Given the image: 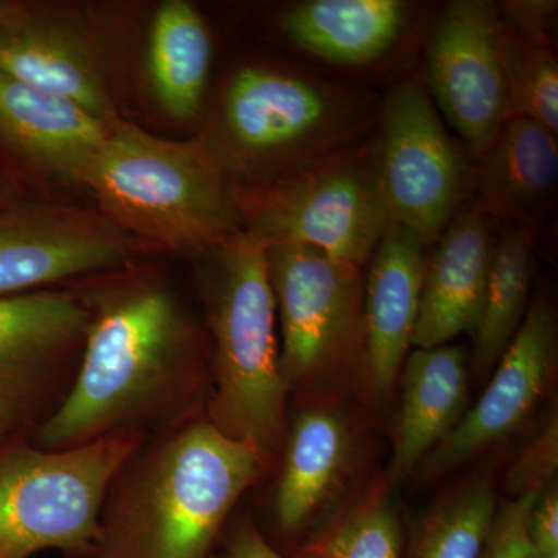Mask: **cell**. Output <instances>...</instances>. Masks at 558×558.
<instances>
[{
	"instance_id": "30",
	"label": "cell",
	"mask_w": 558,
	"mask_h": 558,
	"mask_svg": "<svg viewBox=\"0 0 558 558\" xmlns=\"http://www.w3.org/2000/svg\"><path fill=\"white\" fill-rule=\"evenodd\" d=\"M529 539L537 556H558V492L550 484L542 492L529 515Z\"/></svg>"
},
{
	"instance_id": "8",
	"label": "cell",
	"mask_w": 558,
	"mask_h": 558,
	"mask_svg": "<svg viewBox=\"0 0 558 558\" xmlns=\"http://www.w3.org/2000/svg\"><path fill=\"white\" fill-rule=\"evenodd\" d=\"M379 131L374 168L389 218L425 247L435 245L475 189L472 157L414 81L389 92Z\"/></svg>"
},
{
	"instance_id": "26",
	"label": "cell",
	"mask_w": 558,
	"mask_h": 558,
	"mask_svg": "<svg viewBox=\"0 0 558 558\" xmlns=\"http://www.w3.org/2000/svg\"><path fill=\"white\" fill-rule=\"evenodd\" d=\"M402 529L395 510L376 499L330 529L317 545V558H400Z\"/></svg>"
},
{
	"instance_id": "13",
	"label": "cell",
	"mask_w": 558,
	"mask_h": 558,
	"mask_svg": "<svg viewBox=\"0 0 558 558\" xmlns=\"http://www.w3.org/2000/svg\"><path fill=\"white\" fill-rule=\"evenodd\" d=\"M433 101L478 160L510 119L498 9L484 0L451 2L427 50Z\"/></svg>"
},
{
	"instance_id": "5",
	"label": "cell",
	"mask_w": 558,
	"mask_h": 558,
	"mask_svg": "<svg viewBox=\"0 0 558 558\" xmlns=\"http://www.w3.org/2000/svg\"><path fill=\"white\" fill-rule=\"evenodd\" d=\"M374 108L368 92L247 65L227 81L201 137L238 189H255L362 143Z\"/></svg>"
},
{
	"instance_id": "18",
	"label": "cell",
	"mask_w": 558,
	"mask_h": 558,
	"mask_svg": "<svg viewBox=\"0 0 558 558\" xmlns=\"http://www.w3.org/2000/svg\"><path fill=\"white\" fill-rule=\"evenodd\" d=\"M400 410L389 473L405 480L468 411V355L458 344L416 349L400 371Z\"/></svg>"
},
{
	"instance_id": "29",
	"label": "cell",
	"mask_w": 558,
	"mask_h": 558,
	"mask_svg": "<svg viewBox=\"0 0 558 558\" xmlns=\"http://www.w3.org/2000/svg\"><path fill=\"white\" fill-rule=\"evenodd\" d=\"M498 9V7H497ZM506 31L529 43L550 44L549 33L557 20V2L550 0H517L498 9Z\"/></svg>"
},
{
	"instance_id": "11",
	"label": "cell",
	"mask_w": 558,
	"mask_h": 558,
	"mask_svg": "<svg viewBox=\"0 0 558 558\" xmlns=\"http://www.w3.org/2000/svg\"><path fill=\"white\" fill-rule=\"evenodd\" d=\"M89 311L72 286L0 299V405L35 429L60 407L78 371Z\"/></svg>"
},
{
	"instance_id": "24",
	"label": "cell",
	"mask_w": 558,
	"mask_h": 558,
	"mask_svg": "<svg viewBox=\"0 0 558 558\" xmlns=\"http://www.w3.org/2000/svg\"><path fill=\"white\" fill-rule=\"evenodd\" d=\"M497 510V497L486 481L459 487L421 521L409 558H481Z\"/></svg>"
},
{
	"instance_id": "19",
	"label": "cell",
	"mask_w": 558,
	"mask_h": 558,
	"mask_svg": "<svg viewBox=\"0 0 558 558\" xmlns=\"http://www.w3.org/2000/svg\"><path fill=\"white\" fill-rule=\"evenodd\" d=\"M476 161V199L492 218L537 227L557 189V134L526 117H512Z\"/></svg>"
},
{
	"instance_id": "7",
	"label": "cell",
	"mask_w": 558,
	"mask_h": 558,
	"mask_svg": "<svg viewBox=\"0 0 558 558\" xmlns=\"http://www.w3.org/2000/svg\"><path fill=\"white\" fill-rule=\"evenodd\" d=\"M240 202L245 233L264 245H310L362 270L392 223L366 142L240 190Z\"/></svg>"
},
{
	"instance_id": "17",
	"label": "cell",
	"mask_w": 558,
	"mask_h": 558,
	"mask_svg": "<svg viewBox=\"0 0 558 558\" xmlns=\"http://www.w3.org/2000/svg\"><path fill=\"white\" fill-rule=\"evenodd\" d=\"M425 245L391 223L371 256L363 293L362 359L374 399H387L405 363L425 274Z\"/></svg>"
},
{
	"instance_id": "4",
	"label": "cell",
	"mask_w": 558,
	"mask_h": 558,
	"mask_svg": "<svg viewBox=\"0 0 558 558\" xmlns=\"http://www.w3.org/2000/svg\"><path fill=\"white\" fill-rule=\"evenodd\" d=\"M196 260L211 379L205 417L271 459L288 435L289 387L279 363L267 245L242 231Z\"/></svg>"
},
{
	"instance_id": "31",
	"label": "cell",
	"mask_w": 558,
	"mask_h": 558,
	"mask_svg": "<svg viewBox=\"0 0 558 558\" xmlns=\"http://www.w3.org/2000/svg\"><path fill=\"white\" fill-rule=\"evenodd\" d=\"M226 558H286L271 548L252 520L236 521L227 542Z\"/></svg>"
},
{
	"instance_id": "32",
	"label": "cell",
	"mask_w": 558,
	"mask_h": 558,
	"mask_svg": "<svg viewBox=\"0 0 558 558\" xmlns=\"http://www.w3.org/2000/svg\"><path fill=\"white\" fill-rule=\"evenodd\" d=\"M25 428L21 427L20 422L16 421L9 411L0 405V444L3 440L10 438V436L16 435V433L24 432ZM28 432V429H27Z\"/></svg>"
},
{
	"instance_id": "27",
	"label": "cell",
	"mask_w": 558,
	"mask_h": 558,
	"mask_svg": "<svg viewBox=\"0 0 558 558\" xmlns=\"http://www.w3.org/2000/svg\"><path fill=\"white\" fill-rule=\"evenodd\" d=\"M558 468V421L549 418L542 433L513 462L508 475V490L513 498L539 494L553 484Z\"/></svg>"
},
{
	"instance_id": "9",
	"label": "cell",
	"mask_w": 558,
	"mask_h": 558,
	"mask_svg": "<svg viewBox=\"0 0 558 558\" xmlns=\"http://www.w3.org/2000/svg\"><path fill=\"white\" fill-rule=\"evenodd\" d=\"M288 387L329 376L363 347L362 269L301 244L267 245Z\"/></svg>"
},
{
	"instance_id": "6",
	"label": "cell",
	"mask_w": 558,
	"mask_h": 558,
	"mask_svg": "<svg viewBox=\"0 0 558 558\" xmlns=\"http://www.w3.org/2000/svg\"><path fill=\"white\" fill-rule=\"evenodd\" d=\"M149 438L106 436L84 446L44 450L31 432L0 444V558L58 549L83 557L97 534L117 473Z\"/></svg>"
},
{
	"instance_id": "33",
	"label": "cell",
	"mask_w": 558,
	"mask_h": 558,
	"mask_svg": "<svg viewBox=\"0 0 558 558\" xmlns=\"http://www.w3.org/2000/svg\"><path fill=\"white\" fill-rule=\"evenodd\" d=\"M21 197H25L21 190L5 175L0 174V208L20 201Z\"/></svg>"
},
{
	"instance_id": "22",
	"label": "cell",
	"mask_w": 558,
	"mask_h": 558,
	"mask_svg": "<svg viewBox=\"0 0 558 558\" xmlns=\"http://www.w3.org/2000/svg\"><path fill=\"white\" fill-rule=\"evenodd\" d=\"M213 43L204 17L185 0H165L150 21L146 80L165 116L189 123L199 117Z\"/></svg>"
},
{
	"instance_id": "21",
	"label": "cell",
	"mask_w": 558,
	"mask_h": 558,
	"mask_svg": "<svg viewBox=\"0 0 558 558\" xmlns=\"http://www.w3.org/2000/svg\"><path fill=\"white\" fill-rule=\"evenodd\" d=\"M407 17L409 9L400 0H307L286 10L279 25L307 53L359 65L391 50Z\"/></svg>"
},
{
	"instance_id": "1",
	"label": "cell",
	"mask_w": 558,
	"mask_h": 558,
	"mask_svg": "<svg viewBox=\"0 0 558 558\" xmlns=\"http://www.w3.org/2000/svg\"><path fill=\"white\" fill-rule=\"evenodd\" d=\"M89 311L78 371L31 439L44 450L106 436L160 435L205 416L211 379L207 333L145 259L70 282Z\"/></svg>"
},
{
	"instance_id": "3",
	"label": "cell",
	"mask_w": 558,
	"mask_h": 558,
	"mask_svg": "<svg viewBox=\"0 0 558 558\" xmlns=\"http://www.w3.org/2000/svg\"><path fill=\"white\" fill-rule=\"evenodd\" d=\"M83 190L156 255L199 259L244 231L240 189L201 135L171 140L128 117L109 120Z\"/></svg>"
},
{
	"instance_id": "34",
	"label": "cell",
	"mask_w": 558,
	"mask_h": 558,
	"mask_svg": "<svg viewBox=\"0 0 558 558\" xmlns=\"http://www.w3.org/2000/svg\"><path fill=\"white\" fill-rule=\"evenodd\" d=\"M17 0H0V22L5 20L7 16L16 9Z\"/></svg>"
},
{
	"instance_id": "10",
	"label": "cell",
	"mask_w": 558,
	"mask_h": 558,
	"mask_svg": "<svg viewBox=\"0 0 558 558\" xmlns=\"http://www.w3.org/2000/svg\"><path fill=\"white\" fill-rule=\"evenodd\" d=\"M157 256L92 205L21 197L0 208V299Z\"/></svg>"
},
{
	"instance_id": "12",
	"label": "cell",
	"mask_w": 558,
	"mask_h": 558,
	"mask_svg": "<svg viewBox=\"0 0 558 558\" xmlns=\"http://www.w3.org/2000/svg\"><path fill=\"white\" fill-rule=\"evenodd\" d=\"M108 38L78 9L20 2L0 22V72L108 123L121 110Z\"/></svg>"
},
{
	"instance_id": "20",
	"label": "cell",
	"mask_w": 558,
	"mask_h": 558,
	"mask_svg": "<svg viewBox=\"0 0 558 558\" xmlns=\"http://www.w3.org/2000/svg\"><path fill=\"white\" fill-rule=\"evenodd\" d=\"M274 515L286 534L303 531L339 486L351 459L347 421L329 410H306L286 435Z\"/></svg>"
},
{
	"instance_id": "14",
	"label": "cell",
	"mask_w": 558,
	"mask_h": 558,
	"mask_svg": "<svg viewBox=\"0 0 558 558\" xmlns=\"http://www.w3.org/2000/svg\"><path fill=\"white\" fill-rule=\"evenodd\" d=\"M106 123L68 101L0 72V174L25 197L83 190V175Z\"/></svg>"
},
{
	"instance_id": "25",
	"label": "cell",
	"mask_w": 558,
	"mask_h": 558,
	"mask_svg": "<svg viewBox=\"0 0 558 558\" xmlns=\"http://www.w3.org/2000/svg\"><path fill=\"white\" fill-rule=\"evenodd\" d=\"M510 119L526 117L558 134V64L553 44L529 43L501 24Z\"/></svg>"
},
{
	"instance_id": "28",
	"label": "cell",
	"mask_w": 558,
	"mask_h": 558,
	"mask_svg": "<svg viewBox=\"0 0 558 558\" xmlns=\"http://www.w3.org/2000/svg\"><path fill=\"white\" fill-rule=\"evenodd\" d=\"M539 495L542 492L513 498L505 508L497 510L481 558H532L529 515Z\"/></svg>"
},
{
	"instance_id": "16",
	"label": "cell",
	"mask_w": 558,
	"mask_h": 558,
	"mask_svg": "<svg viewBox=\"0 0 558 558\" xmlns=\"http://www.w3.org/2000/svg\"><path fill=\"white\" fill-rule=\"evenodd\" d=\"M498 222L478 199L459 208L425 264L411 344L429 349L473 336L486 295Z\"/></svg>"
},
{
	"instance_id": "15",
	"label": "cell",
	"mask_w": 558,
	"mask_h": 558,
	"mask_svg": "<svg viewBox=\"0 0 558 558\" xmlns=\"http://www.w3.org/2000/svg\"><path fill=\"white\" fill-rule=\"evenodd\" d=\"M557 354L556 314L548 301L537 296L476 405L421 462L424 478L446 475L513 435L549 388Z\"/></svg>"
},
{
	"instance_id": "23",
	"label": "cell",
	"mask_w": 558,
	"mask_h": 558,
	"mask_svg": "<svg viewBox=\"0 0 558 558\" xmlns=\"http://www.w3.org/2000/svg\"><path fill=\"white\" fill-rule=\"evenodd\" d=\"M535 229L505 223L495 242L486 295L473 332V369L487 376L505 354L529 310L534 275Z\"/></svg>"
},
{
	"instance_id": "2",
	"label": "cell",
	"mask_w": 558,
	"mask_h": 558,
	"mask_svg": "<svg viewBox=\"0 0 558 558\" xmlns=\"http://www.w3.org/2000/svg\"><path fill=\"white\" fill-rule=\"evenodd\" d=\"M270 459L201 416L153 436L117 473L81 558H208Z\"/></svg>"
},
{
	"instance_id": "35",
	"label": "cell",
	"mask_w": 558,
	"mask_h": 558,
	"mask_svg": "<svg viewBox=\"0 0 558 558\" xmlns=\"http://www.w3.org/2000/svg\"><path fill=\"white\" fill-rule=\"evenodd\" d=\"M532 558H558V556H549V557L537 556V554H534V550H532Z\"/></svg>"
}]
</instances>
